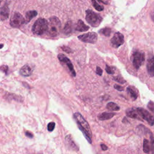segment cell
Returning a JSON list of instances; mask_svg holds the SVG:
<instances>
[{
    "label": "cell",
    "mask_w": 154,
    "mask_h": 154,
    "mask_svg": "<svg viewBox=\"0 0 154 154\" xmlns=\"http://www.w3.org/2000/svg\"><path fill=\"white\" fill-rule=\"evenodd\" d=\"M74 119L79 129L82 131L83 135L90 144L92 143V134L88 122L79 112H75L73 115Z\"/></svg>",
    "instance_id": "obj_1"
},
{
    "label": "cell",
    "mask_w": 154,
    "mask_h": 154,
    "mask_svg": "<svg viewBox=\"0 0 154 154\" xmlns=\"http://www.w3.org/2000/svg\"><path fill=\"white\" fill-rule=\"evenodd\" d=\"M61 22L56 16H52L48 22L47 32L52 37L57 36L61 29Z\"/></svg>",
    "instance_id": "obj_2"
},
{
    "label": "cell",
    "mask_w": 154,
    "mask_h": 154,
    "mask_svg": "<svg viewBox=\"0 0 154 154\" xmlns=\"http://www.w3.org/2000/svg\"><path fill=\"white\" fill-rule=\"evenodd\" d=\"M48 21L44 18H38L32 26V32L34 34L41 35L47 31Z\"/></svg>",
    "instance_id": "obj_3"
},
{
    "label": "cell",
    "mask_w": 154,
    "mask_h": 154,
    "mask_svg": "<svg viewBox=\"0 0 154 154\" xmlns=\"http://www.w3.org/2000/svg\"><path fill=\"white\" fill-rule=\"evenodd\" d=\"M85 13L86 21L93 27H97L102 21V17L100 14L95 13L91 10H87Z\"/></svg>",
    "instance_id": "obj_4"
},
{
    "label": "cell",
    "mask_w": 154,
    "mask_h": 154,
    "mask_svg": "<svg viewBox=\"0 0 154 154\" xmlns=\"http://www.w3.org/2000/svg\"><path fill=\"white\" fill-rule=\"evenodd\" d=\"M26 23L25 19L22 15L19 12H15L11 17L10 24L13 28H20L22 25Z\"/></svg>",
    "instance_id": "obj_5"
},
{
    "label": "cell",
    "mask_w": 154,
    "mask_h": 154,
    "mask_svg": "<svg viewBox=\"0 0 154 154\" xmlns=\"http://www.w3.org/2000/svg\"><path fill=\"white\" fill-rule=\"evenodd\" d=\"M145 60L144 53L141 51H135L132 55V64L136 69H138Z\"/></svg>",
    "instance_id": "obj_6"
},
{
    "label": "cell",
    "mask_w": 154,
    "mask_h": 154,
    "mask_svg": "<svg viewBox=\"0 0 154 154\" xmlns=\"http://www.w3.org/2000/svg\"><path fill=\"white\" fill-rule=\"evenodd\" d=\"M78 38L82 42L95 43L97 40V34L94 32H89L79 35Z\"/></svg>",
    "instance_id": "obj_7"
},
{
    "label": "cell",
    "mask_w": 154,
    "mask_h": 154,
    "mask_svg": "<svg viewBox=\"0 0 154 154\" xmlns=\"http://www.w3.org/2000/svg\"><path fill=\"white\" fill-rule=\"evenodd\" d=\"M124 36L120 32H116L110 41V44L112 47L117 48L124 43Z\"/></svg>",
    "instance_id": "obj_8"
},
{
    "label": "cell",
    "mask_w": 154,
    "mask_h": 154,
    "mask_svg": "<svg viewBox=\"0 0 154 154\" xmlns=\"http://www.w3.org/2000/svg\"><path fill=\"white\" fill-rule=\"evenodd\" d=\"M58 60H60V62H61L62 63L65 64L67 66V67H68V69L70 70L72 76L75 77L76 76V72L75 71L73 66L72 63H71L70 60H69V58H67L65 55H64L63 54H58Z\"/></svg>",
    "instance_id": "obj_9"
},
{
    "label": "cell",
    "mask_w": 154,
    "mask_h": 154,
    "mask_svg": "<svg viewBox=\"0 0 154 154\" xmlns=\"http://www.w3.org/2000/svg\"><path fill=\"white\" fill-rule=\"evenodd\" d=\"M139 114L141 119L145 120L147 122V123L150 125L153 126L154 124V120L153 116L150 114L147 110L143 109V108H137Z\"/></svg>",
    "instance_id": "obj_10"
},
{
    "label": "cell",
    "mask_w": 154,
    "mask_h": 154,
    "mask_svg": "<svg viewBox=\"0 0 154 154\" xmlns=\"http://www.w3.org/2000/svg\"><path fill=\"white\" fill-rule=\"evenodd\" d=\"M66 140V143L67 144V146L69 148H70L72 150L75 151H78L79 150V147L76 145V144L75 143L73 138L72 137L71 135H67L66 136L65 138Z\"/></svg>",
    "instance_id": "obj_11"
},
{
    "label": "cell",
    "mask_w": 154,
    "mask_h": 154,
    "mask_svg": "<svg viewBox=\"0 0 154 154\" xmlns=\"http://www.w3.org/2000/svg\"><path fill=\"white\" fill-rule=\"evenodd\" d=\"M32 71L33 70L30 66H29L28 64H25L20 69L19 74L22 76L27 77L31 75Z\"/></svg>",
    "instance_id": "obj_12"
},
{
    "label": "cell",
    "mask_w": 154,
    "mask_h": 154,
    "mask_svg": "<svg viewBox=\"0 0 154 154\" xmlns=\"http://www.w3.org/2000/svg\"><path fill=\"white\" fill-rule=\"evenodd\" d=\"M126 115L132 119H136L138 120H142V119L141 118L139 112L137 110V108H129L126 110Z\"/></svg>",
    "instance_id": "obj_13"
},
{
    "label": "cell",
    "mask_w": 154,
    "mask_h": 154,
    "mask_svg": "<svg viewBox=\"0 0 154 154\" xmlns=\"http://www.w3.org/2000/svg\"><path fill=\"white\" fill-rule=\"evenodd\" d=\"M147 70L149 75L153 77L154 76V58L153 56L149 58L147 62Z\"/></svg>",
    "instance_id": "obj_14"
},
{
    "label": "cell",
    "mask_w": 154,
    "mask_h": 154,
    "mask_svg": "<svg viewBox=\"0 0 154 154\" xmlns=\"http://www.w3.org/2000/svg\"><path fill=\"white\" fill-rule=\"evenodd\" d=\"M4 98L6 100H15L17 102H21L23 101V98L22 97H21L19 95H16L14 93H7L5 95H4Z\"/></svg>",
    "instance_id": "obj_15"
},
{
    "label": "cell",
    "mask_w": 154,
    "mask_h": 154,
    "mask_svg": "<svg viewBox=\"0 0 154 154\" xmlns=\"http://www.w3.org/2000/svg\"><path fill=\"white\" fill-rule=\"evenodd\" d=\"M10 10L8 6L5 4L2 7L0 8V17L1 20H5L8 17Z\"/></svg>",
    "instance_id": "obj_16"
},
{
    "label": "cell",
    "mask_w": 154,
    "mask_h": 154,
    "mask_svg": "<svg viewBox=\"0 0 154 154\" xmlns=\"http://www.w3.org/2000/svg\"><path fill=\"white\" fill-rule=\"evenodd\" d=\"M89 26L86 25L82 20H78L77 23L75 25V29L79 32H84L88 30Z\"/></svg>",
    "instance_id": "obj_17"
},
{
    "label": "cell",
    "mask_w": 154,
    "mask_h": 154,
    "mask_svg": "<svg viewBox=\"0 0 154 154\" xmlns=\"http://www.w3.org/2000/svg\"><path fill=\"white\" fill-rule=\"evenodd\" d=\"M115 116V113L114 112H102L98 115L97 118L99 120H105L111 119L113 116Z\"/></svg>",
    "instance_id": "obj_18"
},
{
    "label": "cell",
    "mask_w": 154,
    "mask_h": 154,
    "mask_svg": "<svg viewBox=\"0 0 154 154\" xmlns=\"http://www.w3.org/2000/svg\"><path fill=\"white\" fill-rule=\"evenodd\" d=\"M126 90L128 93L129 94L130 96L134 99L135 100L138 97V93L137 91L136 90V88L132 86H128L126 88Z\"/></svg>",
    "instance_id": "obj_19"
},
{
    "label": "cell",
    "mask_w": 154,
    "mask_h": 154,
    "mask_svg": "<svg viewBox=\"0 0 154 154\" xmlns=\"http://www.w3.org/2000/svg\"><path fill=\"white\" fill-rule=\"evenodd\" d=\"M37 15V11L35 10H30V11H28L25 14V17H26V23H28L29 22L31 19L32 18H34V17H35Z\"/></svg>",
    "instance_id": "obj_20"
},
{
    "label": "cell",
    "mask_w": 154,
    "mask_h": 154,
    "mask_svg": "<svg viewBox=\"0 0 154 154\" xmlns=\"http://www.w3.org/2000/svg\"><path fill=\"white\" fill-rule=\"evenodd\" d=\"M65 34H69L72 31V22L68 21L66 23L63 30Z\"/></svg>",
    "instance_id": "obj_21"
},
{
    "label": "cell",
    "mask_w": 154,
    "mask_h": 154,
    "mask_svg": "<svg viewBox=\"0 0 154 154\" xmlns=\"http://www.w3.org/2000/svg\"><path fill=\"white\" fill-rule=\"evenodd\" d=\"M106 108L110 111H119L120 108L116 103L111 102L107 103Z\"/></svg>",
    "instance_id": "obj_22"
},
{
    "label": "cell",
    "mask_w": 154,
    "mask_h": 154,
    "mask_svg": "<svg viewBox=\"0 0 154 154\" xmlns=\"http://www.w3.org/2000/svg\"><path fill=\"white\" fill-rule=\"evenodd\" d=\"M148 131H149V129L142 125H140L137 127V132H138V134L140 135L146 134Z\"/></svg>",
    "instance_id": "obj_23"
},
{
    "label": "cell",
    "mask_w": 154,
    "mask_h": 154,
    "mask_svg": "<svg viewBox=\"0 0 154 154\" xmlns=\"http://www.w3.org/2000/svg\"><path fill=\"white\" fill-rule=\"evenodd\" d=\"M99 32L106 37H109L111 33V29L109 27H105L99 31Z\"/></svg>",
    "instance_id": "obj_24"
},
{
    "label": "cell",
    "mask_w": 154,
    "mask_h": 154,
    "mask_svg": "<svg viewBox=\"0 0 154 154\" xmlns=\"http://www.w3.org/2000/svg\"><path fill=\"white\" fill-rule=\"evenodd\" d=\"M150 144L149 141L147 139H144L143 140V151L146 153H148L150 152Z\"/></svg>",
    "instance_id": "obj_25"
},
{
    "label": "cell",
    "mask_w": 154,
    "mask_h": 154,
    "mask_svg": "<svg viewBox=\"0 0 154 154\" xmlns=\"http://www.w3.org/2000/svg\"><path fill=\"white\" fill-rule=\"evenodd\" d=\"M91 2H92V4H93V7H94L96 10H97V11H102V10H103V8H104L103 7L102 5H99V4L96 2V0H91Z\"/></svg>",
    "instance_id": "obj_26"
},
{
    "label": "cell",
    "mask_w": 154,
    "mask_h": 154,
    "mask_svg": "<svg viewBox=\"0 0 154 154\" xmlns=\"http://www.w3.org/2000/svg\"><path fill=\"white\" fill-rule=\"evenodd\" d=\"M105 70L106 72L108 73V74H114V72H115V67H111V66H109L108 65L106 64L105 66Z\"/></svg>",
    "instance_id": "obj_27"
},
{
    "label": "cell",
    "mask_w": 154,
    "mask_h": 154,
    "mask_svg": "<svg viewBox=\"0 0 154 154\" xmlns=\"http://www.w3.org/2000/svg\"><path fill=\"white\" fill-rule=\"evenodd\" d=\"M113 80L116 81V82L120 83V84H125L126 82V81L120 75L119 76H115V77H113Z\"/></svg>",
    "instance_id": "obj_28"
},
{
    "label": "cell",
    "mask_w": 154,
    "mask_h": 154,
    "mask_svg": "<svg viewBox=\"0 0 154 154\" xmlns=\"http://www.w3.org/2000/svg\"><path fill=\"white\" fill-rule=\"evenodd\" d=\"M55 126V123L54 122H51L49 123L48 125V126H47L48 131L52 132V131L54 129Z\"/></svg>",
    "instance_id": "obj_29"
},
{
    "label": "cell",
    "mask_w": 154,
    "mask_h": 154,
    "mask_svg": "<svg viewBox=\"0 0 154 154\" xmlns=\"http://www.w3.org/2000/svg\"><path fill=\"white\" fill-rule=\"evenodd\" d=\"M0 70L4 72L5 75H7L8 72V67L7 65H2L0 66Z\"/></svg>",
    "instance_id": "obj_30"
},
{
    "label": "cell",
    "mask_w": 154,
    "mask_h": 154,
    "mask_svg": "<svg viewBox=\"0 0 154 154\" xmlns=\"http://www.w3.org/2000/svg\"><path fill=\"white\" fill-rule=\"evenodd\" d=\"M61 49H62L63 51L66 52V53L70 54V53L72 52V50L69 47H68V46H61Z\"/></svg>",
    "instance_id": "obj_31"
},
{
    "label": "cell",
    "mask_w": 154,
    "mask_h": 154,
    "mask_svg": "<svg viewBox=\"0 0 154 154\" xmlns=\"http://www.w3.org/2000/svg\"><path fill=\"white\" fill-rule=\"evenodd\" d=\"M147 107L149 109H150V111L153 112L154 110H153V108H154V106H153V101H150L149 103H148V105H147Z\"/></svg>",
    "instance_id": "obj_32"
},
{
    "label": "cell",
    "mask_w": 154,
    "mask_h": 154,
    "mask_svg": "<svg viewBox=\"0 0 154 154\" xmlns=\"http://www.w3.org/2000/svg\"><path fill=\"white\" fill-rule=\"evenodd\" d=\"M96 73L99 75V76H101L102 75V73H103V71H102V69L100 67H99V66H97V67H96Z\"/></svg>",
    "instance_id": "obj_33"
},
{
    "label": "cell",
    "mask_w": 154,
    "mask_h": 154,
    "mask_svg": "<svg viewBox=\"0 0 154 154\" xmlns=\"http://www.w3.org/2000/svg\"><path fill=\"white\" fill-rule=\"evenodd\" d=\"M114 88H116L118 91H123V87L119 85H117V84L114 85Z\"/></svg>",
    "instance_id": "obj_34"
},
{
    "label": "cell",
    "mask_w": 154,
    "mask_h": 154,
    "mask_svg": "<svg viewBox=\"0 0 154 154\" xmlns=\"http://www.w3.org/2000/svg\"><path fill=\"white\" fill-rule=\"evenodd\" d=\"M25 135L27 137H28V138H33V134L31 132H29V131H26L25 132Z\"/></svg>",
    "instance_id": "obj_35"
},
{
    "label": "cell",
    "mask_w": 154,
    "mask_h": 154,
    "mask_svg": "<svg viewBox=\"0 0 154 154\" xmlns=\"http://www.w3.org/2000/svg\"><path fill=\"white\" fill-rule=\"evenodd\" d=\"M100 147H101V149H102V150L105 151V150H106L108 149V147L104 144H100Z\"/></svg>",
    "instance_id": "obj_36"
},
{
    "label": "cell",
    "mask_w": 154,
    "mask_h": 154,
    "mask_svg": "<svg viewBox=\"0 0 154 154\" xmlns=\"http://www.w3.org/2000/svg\"><path fill=\"white\" fill-rule=\"evenodd\" d=\"M22 84H23V85L25 86V87H26V88H30V87L28 85L27 83H26V82H22Z\"/></svg>",
    "instance_id": "obj_37"
},
{
    "label": "cell",
    "mask_w": 154,
    "mask_h": 154,
    "mask_svg": "<svg viewBox=\"0 0 154 154\" xmlns=\"http://www.w3.org/2000/svg\"><path fill=\"white\" fill-rule=\"evenodd\" d=\"M99 2H102V3H103V4H106L107 3L106 2H103L102 0H97Z\"/></svg>",
    "instance_id": "obj_38"
},
{
    "label": "cell",
    "mask_w": 154,
    "mask_h": 154,
    "mask_svg": "<svg viewBox=\"0 0 154 154\" xmlns=\"http://www.w3.org/2000/svg\"><path fill=\"white\" fill-rule=\"evenodd\" d=\"M3 46H4V45H3V44H0V49L2 48Z\"/></svg>",
    "instance_id": "obj_39"
},
{
    "label": "cell",
    "mask_w": 154,
    "mask_h": 154,
    "mask_svg": "<svg viewBox=\"0 0 154 154\" xmlns=\"http://www.w3.org/2000/svg\"><path fill=\"white\" fill-rule=\"evenodd\" d=\"M1 1H2V0H0V5H1Z\"/></svg>",
    "instance_id": "obj_40"
},
{
    "label": "cell",
    "mask_w": 154,
    "mask_h": 154,
    "mask_svg": "<svg viewBox=\"0 0 154 154\" xmlns=\"http://www.w3.org/2000/svg\"><path fill=\"white\" fill-rule=\"evenodd\" d=\"M38 154H41V153H38Z\"/></svg>",
    "instance_id": "obj_41"
}]
</instances>
